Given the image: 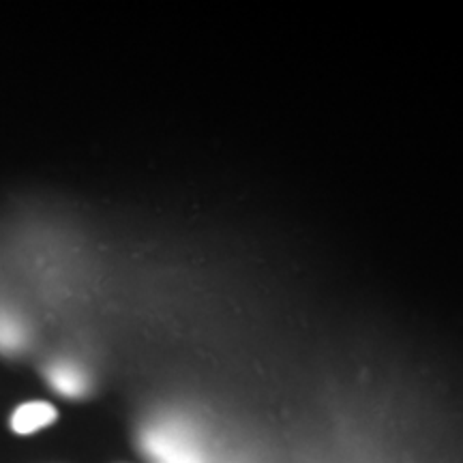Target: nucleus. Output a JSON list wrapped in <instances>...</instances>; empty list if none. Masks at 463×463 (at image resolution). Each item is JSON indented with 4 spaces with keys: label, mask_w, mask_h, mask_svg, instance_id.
<instances>
[{
    "label": "nucleus",
    "mask_w": 463,
    "mask_h": 463,
    "mask_svg": "<svg viewBox=\"0 0 463 463\" xmlns=\"http://www.w3.org/2000/svg\"><path fill=\"white\" fill-rule=\"evenodd\" d=\"M146 444L157 463H202L195 444L181 430H153Z\"/></svg>",
    "instance_id": "f257e3e1"
},
{
    "label": "nucleus",
    "mask_w": 463,
    "mask_h": 463,
    "mask_svg": "<svg viewBox=\"0 0 463 463\" xmlns=\"http://www.w3.org/2000/svg\"><path fill=\"white\" fill-rule=\"evenodd\" d=\"M58 419L56 408L48 402H26L11 414V430L17 436H33Z\"/></svg>",
    "instance_id": "f03ea898"
},
{
    "label": "nucleus",
    "mask_w": 463,
    "mask_h": 463,
    "mask_svg": "<svg viewBox=\"0 0 463 463\" xmlns=\"http://www.w3.org/2000/svg\"><path fill=\"white\" fill-rule=\"evenodd\" d=\"M48 380L56 392L65 397H82L89 391V375L78 364L61 361L48 369Z\"/></svg>",
    "instance_id": "7ed1b4c3"
},
{
    "label": "nucleus",
    "mask_w": 463,
    "mask_h": 463,
    "mask_svg": "<svg viewBox=\"0 0 463 463\" xmlns=\"http://www.w3.org/2000/svg\"><path fill=\"white\" fill-rule=\"evenodd\" d=\"M24 328L17 317L0 314V352L5 354H14V352L20 350L24 345Z\"/></svg>",
    "instance_id": "20e7f679"
}]
</instances>
